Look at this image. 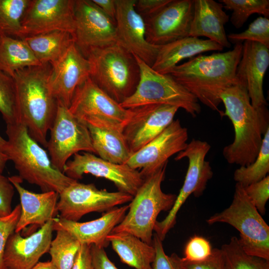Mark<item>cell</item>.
Wrapping results in <instances>:
<instances>
[{"label": "cell", "mask_w": 269, "mask_h": 269, "mask_svg": "<svg viewBox=\"0 0 269 269\" xmlns=\"http://www.w3.org/2000/svg\"><path fill=\"white\" fill-rule=\"evenodd\" d=\"M243 43L232 50L211 55L199 54L173 67L169 74L197 99L222 116L219 110L221 93L239 83L236 70L242 57Z\"/></svg>", "instance_id": "1"}, {"label": "cell", "mask_w": 269, "mask_h": 269, "mask_svg": "<svg viewBox=\"0 0 269 269\" xmlns=\"http://www.w3.org/2000/svg\"><path fill=\"white\" fill-rule=\"evenodd\" d=\"M220 98L225 108L222 116H227L234 129L233 142L223 149L230 164L247 166L256 159L265 134L269 129L267 106H253L246 88L238 83L224 90Z\"/></svg>", "instance_id": "2"}, {"label": "cell", "mask_w": 269, "mask_h": 269, "mask_svg": "<svg viewBox=\"0 0 269 269\" xmlns=\"http://www.w3.org/2000/svg\"><path fill=\"white\" fill-rule=\"evenodd\" d=\"M51 65L45 63L18 70L12 77L19 123L45 147L57 107L51 87Z\"/></svg>", "instance_id": "3"}, {"label": "cell", "mask_w": 269, "mask_h": 269, "mask_svg": "<svg viewBox=\"0 0 269 269\" xmlns=\"http://www.w3.org/2000/svg\"><path fill=\"white\" fill-rule=\"evenodd\" d=\"M6 133L7 139L3 152L12 161L21 179L37 185L42 192L59 194L76 180L54 166L46 151L30 135L24 125H6Z\"/></svg>", "instance_id": "4"}, {"label": "cell", "mask_w": 269, "mask_h": 269, "mask_svg": "<svg viewBox=\"0 0 269 269\" xmlns=\"http://www.w3.org/2000/svg\"><path fill=\"white\" fill-rule=\"evenodd\" d=\"M90 78L119 103L131 96L138 84L139 67L134 56L118 42L89 50Z\"/></svg>", "instance_id": "5"}, {"label": "cell", "mask_w": 269, "mask_h": 269, "mask_svg": "<svg viewBox=\"0 0 269 269\" xmlns=\"http://www.w3.org/2000/svg\"><path fill=\"white\" fill-rule=\"evenodd\" d=\"M167 164L144 178L129 204L125 217L112 233H130L152 245L153 231L158 214L161 211H169L177 196L163 192L161 188Z\"/></svg>", "instance_id": "6"}, {"label": "cell", "mask_w": 269, "mask_h": 269, "mask_svg": "<svg viewBox=\"0 0 269 269\" xmlns=\"http://www.w3.org/2000/svg\"><path fill=\"white\" fill-rule=\"evenodd\" d=\"M208 224L225 223L240 233L238 238L248 255L269 260V226L246 194L244 188L236 183L231 205L206 221Z\"/></svg>", "instance_id": "7"}, {"label": "cell", "mask_w": 269, "mask_h": 269, "mask_svg": "<svg viewBox=\"0 0 269 269\" xmlns=\"http://www.w3.org/2000/svg\"><path fill=\"white\" fill-rule=\"evenodd\" d=\"M140 79L134 94L120 105L126 109L149 104H166L182 108L193 117L201 112L197 98L169 74H162L134 56Z\"/></svg>", "instance_id": "8"}, {"label": "cell", "mask_w": 269, "mask_h": 269, "mask_svg": "<svg viewBox=\"0 0 269 269\" xmlns=\"http://www.w3.org/2000/svg\"><path fill=\"white\" fill-rule=\"evenodd\" d=\"M86 125L123 132L131 115L89 77L76 90L68 108Z\"/></svg>", "instance_id": "9"}, {"label": "cell", "mask_w": 269, "mask_h": 269, "mask_svg": "<svg viewBox=\"0 0 269 269\" xmlns=\"http://www.w3.org/2000/svg\"><path fill=\"white\" fill-rule=\"evenodd\" d=\"M210 148L211 145L207 141L193 138L175 156L176 161L187 158L189 165L183 184L172 207L163 220L157 221L154 225L153 231L161 241L174 226L177 213L188 197L191 194L196 197L203 195L207 182L212 178V167L209 162L205 160Z\"/></svg>", "instance_id": "10"}, {"label": "cell", "mask_w": 269, "mask_h": 269, "mask_svg": "<svg viewBox=\"0 0 269 269\" xmlns=\"http://www.w3.org/2000/svg\"><path fill=\"white\" fill-rule=\"evenodd\" d=\"M49 130L50 135L46 148L52 164L61 172H63L68 159L78 152L95 153L87 126L59 102Z\"/></svg>", "instance_id": "11"}, {"label": "cell", "mask_w": 269, "mask_h": 269, "mask_svg": "<svg viewBox=\"0 0 269 269\" xmlns=\"http://www.w3.org/2000/svg\"><path fill=\"white\" fill-rule=\"evenodd\" d=\"M133 198L125 192H109L98 189L94 183L76 180L59 194L57 208L60 218L77 222L87 214L108 211L130 202Z\"/></svg>", "instance_id": "12"}, {"label": "cell", "mask_w": 269, "mask_h": 269, "mask_svg": "<svg viewBox=\"0 0 269 269\" xmlns=\"http://www.w3.org/2000/svg\"><path fill=\"white\" fill-rule=\"evenodd\" d=\"M74 42L84 55L117 42L116 22L92 0H75Z\"/></svg>", "instance_id": "13"}, {"label": "cell", "mask_w": 269, "mask_h": 269, "mask_svg": "<svg viewBox=\"0 0 269 269\" xmlns=\"http://www.w3.org/2000/svg\"><path fill=\"white\" fill-rule=\"evenodd\" d=\"M63 173L78 180L85 174H90L113 182L118 190L134 196L143 182L140 172L127 164L112 163L90 152L76 153L66 163Z\"/></svg>", "instance_id": "14"}, {"label": "cell", "mask_w": 269, "mask_h": 269, "mask_svg": "<svg viewBox=\"0 0 269 269\" xmlns=\"http://www.w3.org/2000/svg\"><path fill=\"white\" fill-rule=\"evenodd\" d=\"M75 0H30L21 20L20 38L55 31L73 33Z\"/></svg>", "instance_id": "15"}, {"label": "cell", "mask_w": 269, "mask_h": 269, "mask_svg": "<svg viewBox=\"0 0 269 269\" xmlns=\"http://www.w3.org/2000/svg\"><path fill=\"white\" fill-rule=\"evenodd\" d=\"M188 138L187 129L179 120H173L158 136L133 153L126 164L138 170L144 178L167 163L171 156L184 150Z\"/></svg>", "instance_id": "16"}, {"label": "cell", "mask_w": 269, "mask_h": 269, "mask_svg": "<svg viewBox=\"0 0 269 269\" xmlns=\"http://www.w3.org/2000/svg\"><path fill=\"white\" fill-rule=\"evenodd\" d=\"M193 14V0H171L144 19L147 41L162 46L189 36Z\"/></svg>", "instance_id": "17"}, {"label": "cell", "mask_w": 269, "mask_h": 269, "mask_svg": "<svg viewBox=\"0 0 269 269\" xmlns=\"http://www.w3.org/2000/svg\"><path fill=\"white\" fill-rule=\"evenodd\" d=\"M130 109L131 117L123 134L132 154L161 134L174 120L179 108L166 104H149Z\"/></svg>", "instance_id": "18"}, {"label": "cell", "mask_w": 269, "mask_h": 269, "mask_svg": "<svg viewBox=\"0 0 269 269\" xmlns=\"http://www.w3.org/2000/svg\"><path fill=\"white\" fill-rule=\"evenodd\" d=\"M136 0H116L117 42L150 67L160 46L149 43L143 17L135 10Z\"/></svg>", "instance_id": "19"}, {"label": "cell", "mask_w": 269, "mask_h": 269, "mask_svg": "<svg viewBox=\"0 0 269 269\" xmlns=\"http://www.w3.org/2000/svg\"><path fill=\"white\" fill-rule=\"evenodd\" d=\"M51 66L53 94L57 102L69 108L77 88L90 77V62L74 42Z\"/></svg>", "instance_id": "20"}, {"label": "cell", "mask_w": 269, "mask_h": 269, "mask_svg": "<svg viewBox=\"0 0 269 269\" xmlns=\"http://www.w3.org/2000/svg\"><path fill=\"white\" fill-rule=\"evenodd\" d=\"M53 220L26 237L13 232L6 243L4 262L7 269H31L49 250L52 241Z\"/></svg>", "instance_id": "21"}, {"label": "cell", "mask_w": 269, "mask_h": 269, "mask_svg": "<svg viewBox=\"0 0 269 269\" xmlns=\"http://www.w3.org/2000/svg\"><path fill=\"white\" fill-rule=\"evenodd\" d=\"M269 66V48L256 42H244L236 77L239 83L246 88L251 103L256 108L267 106L263 81Z\"/></svg>", "instance_id": "22"}, {"label": "cell", "mask_w": 269, "mask_h": 269, "mask_svg": "<svg viewBox=\"0 0 269 269\" xmlns=\"http://www.w3.org/2000/svg\"><path fill=\"white\" fill-rule=\"evenodd\" d=\"M129 208V204L114 208L100 218L85 222L73 221L61 218L53 219V231L63 229L70 233L82 244L105 248L109 242L107 236L123 220Z\"/></svg>", "instance_id": "23"}, {"label": "cell", "mask_w": 269, "mask_h": 269, "mask_svg": "<svg viewBox=\"0 0 269 269\" xmlns=\"http://www.w3.org/2000/svg\"><path fill=\"white\" fill-rule=\"evenodd\" d=\"M8 179L17 191L20 202L21 213L15 232H20L29 225L41 227L59 213L57 208L58 193L33 192L21 186L23 180L18 176H12Z\"/></svg>", "instance_id": "24"}, {"label": "cell", "mask_w": 269, "mask_h": 269, "mask_svg": "<svg viewBox=\"0 0 269 269\" xmlns=\"http://www.w3.org/2000/svg\"><path fill=\"white\" fill-rule=\"evenodd\" d=\"M223 5L213 0H193V14L189 36H204L223 47L230 48L224 26L229 15Z\"/></svg>", "instance_id": "25"}, {"label": "cell", "mask_w": 269, "mask_h": 269, "mask_svg": "<svg viewBox=\"0 0 269 269\" xmlns=\"http://www.w3.org/2000/svg\"><path fill=\"white\" fill-rule=\"evenodd\" d=\"M223 47L209 39L187 36L160 46L155 60L151 67L162 74H168L181 60L210 51H222Z\"/></svg>", "instance_id": "26"}, {"label": "cell", "mask_w": 269, "mask_h": 269, "mask_svg": "<svg viewBox=\"0 0 269 269\" xmlns=\"http://www.w3.org/2000/svg\"><path fill=\"white\" fill-rule=\"evenodd\" d=\"M121 261L134 269H152L155 250L139 238L126 232L112 233L107 237Z\"/></svg>", "instance_id": "27"}, {"label": "cell", "mask_w": 269, "mask_h": 269, "mask_svg": "<svg viewBox=\"0 0 269 269\" xmlns=\"http://www.w3.org/2000/svg\"><path fill=\"white\" fill-rule=\"evenodd\" d=\"M95 153L108 161L126 164L132 155L123 132L86 125Z\"/></svg>", "instance_id": "28"}, {"label": "cell", "mask_w": 269, "mask_h": 269, "mask_svg": "<svg viewBox=\"0 0 269 269\" xmlns=\"http://www.w3.org/2000/svg\"><path fill=\"white\" fill-rule=\"evenodd\" d=\"M22 39L26 42L41 64H53L63 56L74 42L73 34L64 31H52Z\"/></svg>", "instance_id": "29"}, {"label": "cell", "mask_w": 269, "mask_h": 269, "mask_svg": "<svg viewBox=\"0 0 269 269\" xmlns=\"http://www.w3.org/2000/svg\"><path fill=\"white\" fill-rule=\"evenodd\" d=\"M41 64L23 39L0 36V70L11 76L17 71Z\"/></svg>", "instance_id": "30"}, {"label": "cell", "mask_w": 269, "mask_h": 269, "mask_svg": "<svg viewBox=\"0 0 269 269\" xmlns=\"http://www.w3.org/2000/svg\"><path fill=\"white\" fill-rule=\"evenodd\" d=\"M48 253L50 262L56 269H71L81 244L70 233L63 229L56 231Z\"/></svg>", "instance_id": "31"}, {"label": "cell", "mask_w": 269, "mask_h": 269, "mask_svg": "<svg viewBox=\"0 0 269 269\" xmlns=\"http://www.w3.org/2000/svg\"><path fill=\"white\" fill-rule=\"evenodd\" d=\"M269 172V129L264 134L256 160L247 166H241L234 173V179L244 187L263 179Z\"/></svg>", "instance_id": "32"}, {"label": "cell", "mask_w": 269, "mask_h": 269, "mask_svg": "<svg viewBox=\"0 0 269 269\" xmlns=\"http://www.w3.org/2000/svg\"><path fill=\"white\" fill-rule=\"evenodd\" d=\"M221 249L226 269H269V260L247 254L237 237H232Z\"/></svg>", "instance_id": "33"}, {"label": "cell", "mask_w": 269, "mask_h": 269, "mask_svg": "<svg viewBox=\"0 0 269 269\" xmlns=\"http://www.w3.org/2000/svg\"><path fill=\"white\" fill-rule=\"evenodd\" d=\"M29 0H0V36L20 38L21 20Z\"/></svg>", "instance_id": "34"}, {"label": "cell", "mask_w": 269, "mask_h": 269, "mask_svg": "<svg viewBox=\"0 0 269 269\" xmlns=\"http://www.w3.org/2000/svg\"><path fill=\"white\" fill-rule=\"evenodd\" d=\"M223 7L232 10L230 21L236 28H240L254 13L262 14L264 17L269 16V0H220Z\"/></svg>", "instance_id": "35"}, {"label": "cell", "mask_w": 269, "mask_h": 269, "mask_svg": "<svg viewBox=\"0 0 269 269\" xmlns=\"http://www.w3.org/2000/svg\"><path fill=\"white\" fill-rule=\"evenodd\" d=\"M0 113L6 125L19 123L13 79L0 70Z\"/></svg>", "instance_id": "36"}, {"label": "cell", "mask_w": 269, "mask_h": 269, "mask_svg": "<svg viewBox=\"0 0 269 269\" xmlns=\"http://www.w3.org/2000/svg\"><path fill=\"white\" fill-rule=\"evenodd\" d=\"M227 38L234 45L245 41L261 43L269 48V19L260 16L254 20L245 31L238 33H230Z\"/></svg>", "instance_id": "37"}, {"label": "cell", "mask_w": 269, "mask_h": 269, "mask_svg": "<svg viewBox=\"0 0 269 269\" xmlns=\"http://www.w3.org/2000/svg\"><path fill=\"white\" fill-rule=\"evenodd\" d=\"M213 249L210 242L198 235L191 237L185 245L182 260L188 262H200L208 259Z\"/></svg>", "instance_id": "38"}, {"label": "cell", "mask_w": 269, "mask_h": 269, "mask_svg": "<svg viewBox=\"0 0 269 269\" xmlns=\"http://www.w3.org/2000/svg\"><path fill=\"white\" fill-rule=\"evenodd\" d=\"M152 245L155 250V258L152 269H184L181 258L176 253L165 254L161 241L157 235L153 234Z\"/></svg>", "instance_id": "39"}, {"label": "cell", "mask_w": 269, "mask_h": 269, "mask_svg": "<svg viewBox=\"0 0 269 269\" xmlns=\"http://www.w3.org/2000/svg\"><path fill=\"white\" fill-rule=\"evenodd\" d=\"M21 213L20 204L8 215L0 217V269H7L4 262L5 245L9 236L14 232Z\"/></svg>", "instance_id": "40"}, {"label": "cell", "mask_w": 269, "mask_h": 269, "mask_svg": "<svg viewBox=\"0 0 269 269\" xmlns=\"http://www.w3.org/2000/svg\"><path fill=\"white\" fill-rule=\"evenodd\" d=\"M249 199L261 215L266 212V205L269 198V176L257 182L244 187Z\"/></svg>", "instance_id": "41"}, {"label": "cell", "mask_w": 269, "mask_h": 269, "mask_svg": "<svg viewBox=\"0 0 269 269\" xmlns=\"http://www.w3.org/2000/svg\"><path fill=\"white\" fill-rule=\"evenodd\" d=\"M182 261L184 269H226L224 256L221 249H213L211 256L200 262H188L182 259Z\"/></svg>", "instance_id": "42"}, {"label": "cell", "mask_w": 269, "mask_h": 269, "mask_svg": "<svg viewBox=\"0 0 269 269\" xmlns=\"http://www.w3.org/2000/svg\"><path fill=\"white\" fill-rule=\"evenodd\" d=\"M14 189L8 177L0 173V217L6 216L12 212Z\"/></svg>", "instance_id": "43"}, {"label": "cell", "mask_w": 269, "mask_h": 269, "mask_svg": "<svg viewBox=\"0 0 269 269\" xmlns=\"http://www.w3.org/2000/svg\"><path fill=\"white\" fill-rule=\"evenodd\" d=\"M171 0H136L135 9L143 18L156 13Z\"/></svg>", "instance_id": "44"}, {"label": "cell", "mask_w": 269, "mask_h": 269, "mask_svg": "<svg viewBox=\"0 0 269 269\" xmlns=\"http://www.w3.org/2000/svg\"><path fill=\"white\" fill-rule=\"evenodd\" d=\"M93 269H119L108 258L104 248L91 245Z\"/></svg>", "instance_id": "45"}, {"label": "cell", "mask_w": 269, "mask_h": 269, "mask_svg": "<svg viewBox=\"0 0 269 269\" xmlns=\"http://www.w3.org/2000/svg\"><path fill=\"white\" fill-rule=\"evenodd\" d=\"M71 269H93L91 245L86 244L81 245Z\"/></svg>", "instance_id": "46"}, {"label": "cell", "mask_w": 269, "mask_h": 269, "mask_svg": "<svg viewBox=\"0 0 269 269\" xmlns=\"http://www.w3.org/2000/svg\"><path fill=\"white\" fill-rule=\"evenodd\" d=\"M108 16L115 21L116 0H92Z\"/></svg>", "instance_id": "47"}, {"label": "cell", "mask_w": 269, "mask_h": 269, "mask_svg": "<svg viewBox=\"0 0 269 269\" xmlns=\"http://www.w3.org/2000/svg\"><path fill=\"white\" fill-rule=\"evenodd\" d=\"M31 269H56L50 261L38 262Z\"/></svg>", "instance_id": "48"}, {"label": "cell", "mask_w": 269, "mask_h": 269, "mask_svg": "<svg viewBox=\"0 0 269 269\" xmlns=\"http://www.w3.org/2000/svg\"><path fill=\"white\" fill-rule=\"evenodd\" d=\"M9 160L7 155L0 150V173L2 174L7 161Z\"/></svg>", "instance_id": "49"}, {"label": "cell", "mask_w": 269, "mask_h": 269, "mask_svg": "<svg viewBox=\"0 0 269 269\" xmlns=\"http://www.w3.org/2000/svg\"><path fill=\"white\" fill-rule=\"evenodd\" d=\"M6 143V140L3 139L0 135V150L3 151L4 148L5 146Z\"/></svg>", "instance_id": "50"}]
</instances>
